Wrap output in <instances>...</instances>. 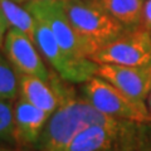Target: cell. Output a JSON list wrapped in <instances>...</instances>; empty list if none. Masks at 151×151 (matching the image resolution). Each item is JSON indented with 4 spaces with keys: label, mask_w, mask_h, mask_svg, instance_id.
I'll list each match as a JSON object with an SVG mask.
<instances>
[{
    "label": "cell",
    "mask_w": 151,
    "mask_h": 151,
    "mask_svg": "<svg viewBox=\"0 0 151 151\" xmlns=\"http://www.w3.org/2000/svg\"><path fill=\"white\" fill-rule=\"evenodd\" d=\"M50 83L59 97V105L52 113L34 151H59L78 132L91 125H110L119 122L103 115L81 96H76L69 83L52 73Z\"/></svg>",
    "instance_id": "6da1fadb"
},
{
    "label": "cell",
    "mask_w": 151,
    "mask_h": 151,
    "mask_svg": "<svg viewBox=\"0 0 151 151\" xmlns=\"http://www.w3.org/2000/svg\"><path fill=\"white\" fill-rule=\"evenodd\" d=\"M62 3L73 29L92 47L94 54L126 30L98 0H62Z\"/></svg>",
    "instance_id": "7a4b0ae2"
},
{
    "label": "cell",
    "mask_w": 151,
    "mask_h": 151,
    "mask_svg": "<svg viewBox=\"0 0 151 151\" xmlns=\"http://www.w3.org/2000/svg\"><path fill=\"white\" fill-rule=\"evenodd\" d=\"M81 96L97 111L115 120L139 124L151 121L146 103L132 100L97 74L82 83Z\"/></svg>",
    "instance_id": "3957f363"
},
{
    "label": "cell",
    "mask_w": 151,
    "mask_h": 151,
    "mask_svg": "<svg viewBox=\"0 0 151 151\" xmlns=\"http://www.w3.org/2000/svg\"><path fill=\"white\" fill-rule=\"evenodd\" d=\"M34 43L42 55L54 69L55 74H58L64 82L82 84L96 76L98 64L94 60L88 58H76L68 54L59 45L49 28L40 20L37 23Z\"/></svg>",
    "instance_id": "277c9868"
},
{
    "label": "cell",
    "mask_w": 151,
    "mask_h": 151,
    "mask_svg": "<svg viewBox=\"0 0 151 151\" xmlns=\"http://www.w3.org/2000/svg\"><path fill=\"white\" fill-rule=\"evenodd\" d=\"M38 20L44 23L53 33L59 45L76 58L92 59L94 50L84 42L69 23L63 9L62 0H38L28 1L24 5Z\"/></svg>",
    "instance_id": "5b68a950"
},
{
    "label": "cell",
    "mask_w": 151,
    "mask_h": 151,
    "mask_svg": "<svg viewBox=\"0 0 151 151\" xmlns=\"http://www.w3.org/2000/svg\"><path fill=\"white\" fill-rule=\"evenodd\" d=\"M97 64L151 67V35L142 27L126 29L92 57Z\"/></svg>",
    "instance_id": "8992f818"
},
{
    "label": "cell",
    "mask_w": 151,
    "mask_h": 151,
    "mask_svg": "<svg viewBox=\"0 0 151 151\" xmlns=\"http://www.w3.org/2000/svg\"><path fill=\"white\" fill-rule=\"evenodd\" d=\"M4 53L18 74H29L49 82L52 72L42 59L34 40L18 29L10 28L5 37Z\"/></svg>",
    "instance_id": "52a82bcc"
},
{
    "label": "cell",
    "mask_w": 151,
    "mask_h": 151,
    "mask_svg": "<svg viewBox=\"0 0 151 151\" xmlns=\"http://www.w3.org/2000/svg\"><path fill=\"white\" fill-rule=\"evenodd\" d=\"M96 74L137 102L146 103L151 93V67L98 64Z\"/></svg>",
    "instance_id": "ba28073f"
},
{
    "label": "cell",
    "mask_w": 151,
    "mask_h": 151,
    "mask_svg": "<svg viewBox=\"0 0 151 151\" xmlns=\"http://www.w3.org/2000/svg\"><path fill=\"white\" fill-rule=\"evenodd\" d=\"M50 115L18 97L14 103V141L22 147L34 149Z\"/></svg>",
    "instance_id": "9c48e42d"
},
{
    "label": "cell",
    "mask_w": 151,
    "mask_h": 151,
    "mask_svg": "<svg viewBox=\"0 0 151 151\" xmlns=\"http://www.w3.org/2000/svg\"><path fill=\"white\" fill-rule=\"evenodd\" d=\"M124 121L110 125H91L78 132L59 151H110L124 131Z\"/></svg>",
    "instance_id": "30bf717a"
},
{
    "label": "cell",
    "mask_w": 151,
    "mask_h": 151,
    "mask_svg": "<svg viewBox=\"0 0 151 151\" xmlns=\"http://www.w3.org/2000/svg\"><path fill=\"white\" fill-rule=\"evenodd\" d=\"M19 97L32 103L44 112L52 115L59 105V97L50 81H43L39 77L29 74H18Z\"/></svg>",
    "instance_id": "8fae6325"
},
{
    "label": "cell",
    "mask_w": 151,
    "mask_h": 151,
    "mask_svg": "<svg viewBox=\"0 0 151 151\" xmlns=\"http://www.w3.org/2000/svg\"><path fill=\"white\" fill-rule=\"evenodd\" d=\"M126 29L141 27L145 0H98Z\"/></svg>",
    "instance_id": "7c38bea8"
},
{
    "label": "cell",
    "mask_w": 151,
    "mask_h": 151,
    "mask_svg": "<svg viewBox=\"0 0 151 151\" xmlns=\"http://www.w3.org/2000/svg\"><path fill=\"white\" fill-rule=\"evenodd\" d=\"M0 10L5 15L10 28L18 29L34 40L38 20L25 6L13 0H0Z\"/></svg>",
    "instance_id": "4fadbf2b"
},
{
    "label": "cell",
    "mask_w": 151,
    "mask_h": 151,
    "mask_svg": "<svg viewBox=\"0 0 151 151\" xmlns=\"http://www.w3.org/2000/svg\"><path fill=\"white\" fill-rule=\"evenodd\" d=\"M19 96V77L5 53L0 52V98L14 101Z\"/></svg>",
    "instance_id": "5bb4252c"
},
{
    "label": "cell",
    "mask_w": 151,
    "mask_h": 151,
    "mask_svg": "<svg viewBox=\"0 0 151 151\" xmlns=\"http://www.w3.org/2000/svg\"><path fill=\"white\" fill-rule=\"evenodd\" d=\"M15 144L14 141V102L0 98V144Z\"/></svg>",
    "instance_id": "9a60e30c"
},
{
    "label": "cell",
    "mask_w": 151,
    "mask_h": 151,
    "mask_svg": "<svg viewBox=\"0 0 151 151\" xmlns=\"http://www.w3.org/2000/svg\"><path fill=\"white\" fill-rule=\"evenodd\" d=\"M141 27L149 32L151 35V0H145L144 13H142V24Z\"/></svg>",
    "instance_id": "2e32d148"
},
{
    "label": "cell",
    "mask_w": 151,
    "mask_h": 151,
    "mask_svg": "<svg viewBox=\"0 0 151 151\" xmlns=\"http://www.w3.org/2000/svg\"><path fill=\"white\" fill-rule=\"evenodd\" d=\"M9 29H10V25L6 20L5 15L3 14V12L0 10V49L4 48V43H5V37L8 34Z\"/></svg>",
    "instance_id": "e0dca14e"
},
{
    "label": "cell",
    "mask_w": 151,
    "mask_h": 151,
    "mask_svg": "<svg viewBox=\"0 0 151 151\" xmlns=\"http://www.w3.org/2000/svg\"><path fill=\"white\" fill-rule=\"evenodd\" d=\"M0 151H17V150H14V149H10V147H5V146L0 145Z\"/></svg>",
    "instance_id": "ac0fdd59"
},
{
    "label": "cell",
    "mask_w": 151,
    "mask_h": 151,
    "mask_svg": "<svg viewBox=\"0 0 151 151\" xmlns=\"http://www.w3.org/2000/svg\"><path fill=\"white\" fill-rule=\"evenodd\" d=\"M147 107H149V111H150V116H151V93L147 98Z\"/></svg>",
    "instance_id": "d6986e66"
},
{
    "label": "cell",
    "mask_w": 151,
    "mask_h": 151,
    "mask_svg": "<svg viewBox=\"0 0 151 151\" xmlns=\"http://www.w3.org/2000/svg\"><path fill=\"white\" fill-rule=\"evenodd\" d=\"M28 1H38V0H22V3H28Z\"/></svg>",
    "instance_id": "ffe728a7"
},
{
    "label": "cell",
    "mask_w": 151,
    "mask_h": 151,
    "mask_svg": "<svg viewBox=\"0 0 151 151\" xmlns=\"http://www.w3.org/2000/svg\"><path fill=\"white\" fill-rule=\"evenodd\" d=\"M13 1H17V3H22V0H13Z\"/></svg>",
    "instance_id": "44dd1931"
},
{
    "label": "cell",
    "mask_w": 151,
    "mask_h": 151,
    "mask_svg": "<svg viewBox=\"0 0 151 151\" xmlns=\"http://www.w3.org/2000/svg\"><path fill=\"white\" fill-rule=\"evenodd\" d=\"M110 151H115V150H113V149H112V150H110Z\"/></svg>",
    "instance_id": "7402d4cb"
}]
</instances>
